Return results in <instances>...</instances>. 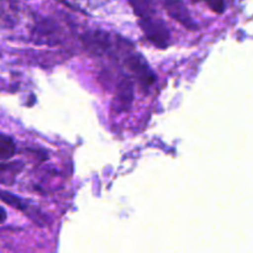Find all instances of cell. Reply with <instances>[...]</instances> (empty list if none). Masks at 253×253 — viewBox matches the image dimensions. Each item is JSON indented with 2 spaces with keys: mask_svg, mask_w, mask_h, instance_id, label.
Segmentation results:
<instances>
[{
  "mask_svg": "<svg viewBox=\"0 0 253 253\" xmlns=\"http://www.w3.org/2000/svg\"><path fill=\"white\" fill-rule=\"evenodd\" d=\"M165 6L167 9L168 14L172 17H174L177 21H179L180 24L184 25L188 29H194L195 26L192 21V17H190L188 9L184 6V4L175 1H167L165 2Z\"/></svg>",
  "mask_w": 253,
  "mask_h": 253,
  "instance_id": "obj_2",
  "label": "cell"
},
{
  "mask_svg": "<svg viewBox=\"0 0 253 253\" xmlns=\"http://www.w3.org/2000/svg\"><path fill=\"white\" fill-rule=\"evenodd\" d=\"M208 5H209L211 9H214L215 11H217V12H222V11H224V9H225L224 2H209Z\"/></svg>",
  "mask_w": 253,
  "mask_h": 253,
  "instance_id": "obj_4",
  "label": "cell"
},
{
  "mask_svg": "<svg viewBox=\"0 0 253 253\" xmlns=\"http://www.w3.org/2000/svg\"><path fill=\"white\" fill-rule=\"evenodd\" d=\"M5 217H6V212H5L4 209H1V208H0V222L4 221Z\"/></svg>",
  "mask_w": 253,
  "mask_h": 253,
  "instance_id": "obj_5",
  "label": "cell"
},
{
  "mask_svg": "<svg viewBox=\"0 0 253 253\" xmlns=\"http://www.w3.org/2000/svg\"><path fill=\"white\" fill-rule=\"evenodd\" d=\"M15 155V143L9 136L0 132V161H6Z\"/></svg>",
  "mask_w": 253,
  "mask_h": 253,
  "instance_id": "obj_3",
  "label": "cell"
},
{
  "mask_svg": "<svg viewBox=\"0 0 253 253\" xmlns=\"http://www.w3.org/2000/svg\"><path fill=\"white\" fill-rule=\"evenodd\" d=\"M135 12L140 17V25L146 36L156 44L165 48L169 42V32L163 20L158 16L155 9H151V2H131Z\"/></svg>",
  "mask_w": 253,
  "mask_h": 253,
  "instance_id": "obj_1",
  "label": "cell"
}]
</instances>
